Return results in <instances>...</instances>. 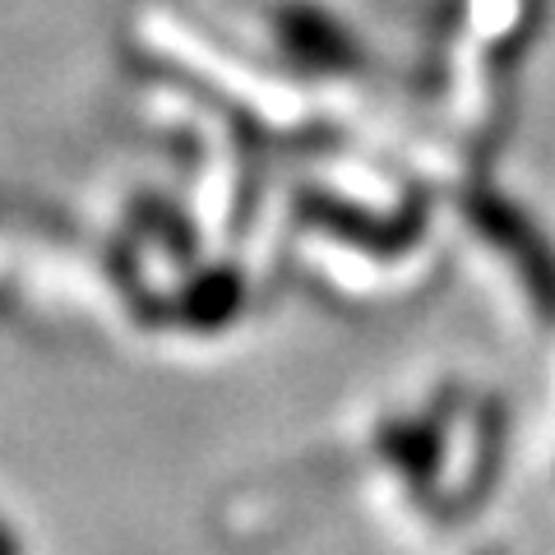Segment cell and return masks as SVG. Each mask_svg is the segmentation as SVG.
I'll return each instance as SVG.
<instances>
[{
    "instance_id": "obj_1",
    "label": "cell",
    "mask_w": 555,
    "mask_h": 555,
    "mask_svg": "<svg viewBox=\"0 0 555 555\" xmlns=\"http://www.w3.org/2000/svg\"><path fill=\"white\" fill-rule=\"evenodd\" d=\"M467 222H473L477 236H486L518 269L537 315L555 320V246L542 236V228H537L518 204L500 199L495 190H477V195L467 199Z\"/></svg>"
},
{
    "instance_id": "obj_2",
    "label": "cell",
    "mask_w": 555,
    "mask_h": 555,
    "mask_svg": "<svg viewBox=\"0 0 555 555\" xmlns=\"http://www.w3.org/2000/svg\"><path fill=\"white\" fill-rule=\"evenodd\" d=\"M278 38L306 69H352L361 61L352 33L315 5H287L278 14Z\"/></svg>"
},
{
    "instance_id": "obj_3",
    "label": "cell",
    "mask_w": 555,
    "mask_h": 555,
    "mask_svg": "<svg viewBox=\"0 0 555 555\" xmlns=\"http://www.w3.org/2000/svg\"><path fill=\"white\" fill-rule=\"evenodd\" d=\"M385 454L398 463V473H403L416 491L436 486L440 454H444L440 422H436V416H422V422H398L385 436Z\"/></svg>"
},
{
    "instance_id": "obj_4",
    "label": "cell",
    "mask_w": 555,
    "mask_h": 555,
    "mask_svg": "<svg viewBox=\"0 0 555 555\" xmlns=\"http://www.w3.org/2000/svg\"><path fill=\"white\" fill-rule=\"evenodd\" d=\"M241 297H246V287H241L236 273H214V278H208V283L199 287V297L190 301V320H199V324H222V320H232L236 310H241Z\"/></svg>"
},
{
    "instance_id": "obj_5",
    "label": "cell",
    "mask_w": 555,
    "mask_h": 555,
    "mask_svg": "<svg viewBox=\"0 0 555 555\" xmlns=\"http://www.w3.org/2000/svg\"><path fill=\"white\" fill-rule=\"evenodd\" d=\"M0 555H20V542H14V532L0 524Z\"/></svg>"
},
{
    "instance_id": "obj_6",
    "label": "cell",
    "mask_w": 555,
    "mask_h": 555,
    "mask_svg": "<svg viewBox=\"0 0 555 555\" xmlns=\"http://www.w3.org/2000/svg\"><path fill=\"white\" fill-rule=\"evenodd\" d=\"M481 555H505V551H495V546H491V551H481Z\"/></svg>"
}]
</instances>
